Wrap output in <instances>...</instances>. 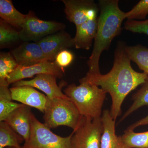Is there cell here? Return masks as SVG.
Segmentation results:
<instances>
[{
	"instance_id": "obj_1",
	"label": "cell",
	"mask_w": 148,
	"mask_h": 148,
	"mask_svg": "<svg viewBox=\"0 0 148 148\" xmlns=\"http://www.w3.org/2000/svg\"><path fill=\"white\" fill-rule=\"evenodd\" d=\"M125 45L120 42L114 52L113 66L108 73L89 74L84 77L88 82L101 86L112 98L110 111L115 121L121 114V106L128 94L145 82L147 74L136 71L131 65L129 56L125 51Z\"/></svg>"
},
{
	"instance_id": "obj_2",
	"label": "cell",
	"mask_w": 148,
	"mask_h": 148,
	"mask_svg": "<svg viewBox=\"0 0 148 148\" xmlns=\"http://www.w3.org/2000/svg\"><path fill=\"white\" fill-rule=\"evenodd\" d=\"M118 0L99 1L100 14L98 29L91 56L87 62L89 74H100L99 61L101 54L108 50L115 37L121 34L125 12L120 9Z\"/></svg>"
},
{
	"instance_id": "obj_3",
	"label": "cell",
	"mask_w": 148,
	"mask_h": 148,
	"mask_svg": "<svg viewBox=\"0 0 148 148\" xmlns=\"http://www.w3.org/2000/svg\"><path fill=\"white\" fill-rule=\"evenodd\" d=\"M79 82L78 86L75 84L69 85L64 89V94L71 99L81 115L92 119L101 117L107 93L84 77L79 79Z\"/></svg>"
},
{
	"instance_id": "obj_4",
	"label": "cell",
	"mask_w": 148,
	"mask_h": 148,
	"mask_svg": "<svg viewBox=\"0 0 148 148\" xmlns=\"http://www.w3.org/2000/svg\"><path fill=\"white\" fill-rule=\"evenodd\" d=\"M44 113V124L50 129L64 125L75 130L82 116L70 98H48Z\"/></svg>"
},
{
	"instance_id": "obj_5",
	"label": "cell",
	"mask_w": 148,
	"mask_h": 148,
	"mask_svg": "<svg viewBox=\"0 0 148 148\" xmlns=\"http://www.w3.org/2000/svg\"><path fill=\"white\" fill-rule=\"evenodd\" d=\"M72 136V133L66 137L56 135L32 114L30 137L21 148H71Z\"/></svg>"
},
{
	"instance_id": "obj_6",
	"label": "cell",
	"mask_w": 148,
	"mask_h": 148,
	"mask_svg": "<svg viewBox=\"0 0 148 148\" xmlns=\"http://www.w3.org/2000/svg\"><path fill=\"white\" fill-rule=\"evenodd\" d=\"M103 131L101 117L82 116L77 127L72 132L71 148H101Z\"/></svg>"
},
{
	"instance_id": "obj_7",
	"label": "cell",
	"mask_w": 148,
	"mask_h": 148,
	"mask_svg": "<svg viewBox=\"0 0 148 148\" xmlns=\"http://www.w3.org/2000/svg\"><path fill=\"white\" fill-rule=\"evenodd\" d=\"M65 24L60 22L44 21L38 18L30 11L19 32L20 39L24 42H38L43 38L65 29Z\"/></svg>"
},
{
	"instance_id": "obj_8",
	"label": "cell",
	"mask_w": 148,
	"mask_h": 148,
	"mask_svg": "<svg viewBox=\"0 0 148 148\" xmlns=\"http://www.w3.org/2000/svg\"><path fill=\"white\" fill-rule=\"evenodd\" d=\"M66 18L75 25L80 26L88 20L98 18L99 6L92 0H63Z\"/></svg>"
},
{
	"instance_id": "obj_9",
	"label": "cell",
	"mask_w": 148,
	"mask_h": 148,
	"mask_svg": "<svg viewBox=\"0 0 148 148\" xmlns=\"http://www.w3.org/2000/svg\"><path fill=\"white\" fill-rule=\"evenodd\" d=\"M64 73V69L59 67L54 61H47L31 66H18L9 75L7 81L9 84H13L24 79L42 74L53 75L60 79L63 77Z\"/></svg>"
},
{
	"instance_id": "obj_10",
	"label": "cell",
	"mask_w": 148,
	"mask_h": 148,
	"mask_svg": "<svg viewBox=\"0 0 148 148\" xmlns=\"http://www.w3.org/2000/svg\"><path fill=\"white\" fill-rule=\"evenodd\" d=\"M57 77L49 74L37 75L34 78L29 80H22L12 84V87L28 86L36 88L41 90L49 99L64 98L69 99L62 92L61 86H58L56 83Z\"/></svg>"
},
{
	"instance_id": "obj_11",
	"label": "cell",
	"mask_w": 148,
	"mask_h": 148,
	"mask_svg": "<svg viewBox=\"0 0 148 148\" xmlns=\"http://www.w3.org/2000/svg\"><path fill=\"white\" fill-rule=\"evenodd\" d=\"M73 39L63 30L47 36L36 43L42 49L47 60L51 61L55 60L59 52L68 48L74 47Z\"/></svg>"
},
{
	"instance_id": "obj_12",
	"label": "cell",
	"mask_w": 148,
	"mask_h": 148,
	"mask_svg": "<svg viewBox=\"0 0 148 148\" xmlns=\"http://www.w3.org/2000/svg\"><path fill=\"white\" fill-rule=\"evenodd\" d=\"M12 98L13 101L35 108L44 113L48 97L35 89L28 86L12 87L10 88Z\"/></svg>"
},
{
	"instance_id": "obj_13",
	"label": "cell",
	"mask_w": 148,
	"mask_h": 148,
	"mask_svg": "<svg viewBox=\"0 0 148 148\" xmlns=\"http://www.w3.org/2000/svg\"><path fill=\"white\" fill-rule=\"evenodd\" d=\"M10 52L18 66H31L48 61L36 42H24Z\"/></svg>"
},
{
	"instance_id": "obj_14",
	"label": "cell",
	"mask_w": 148,
	"mask_h": 148,
	"mask_svg": "<svg viewBox=\"0 0 148 148\" xmlns=\"http://www.w3.org/2000/svg\"><path fill=\"white\" fill-rule=\"evenodd\" d=\"M31 107L23 104L13 111L5 121L12 129L22 136L27 142L30 137L31 130Z\"/></svg>"
},
{
	"instance_id": "obj_15",
	"label": "cell",
	"mask_w": 148,
	"mask_h": 148,
	"mask_svg": "<svg viewBox=\"0 0 148 148\" xmlns=\"http://www.w3.org/2000/svg\"><path fill=\"white\" fill-rule=\"evenodd\" d=\"M101 119L103 131L101 148H125L121 136H118L116 134V121L111 116L110 111L108 110L103 111Z\"/></svg>"
},
{
	"instance_id": "obj_16",
	"label": "cell",
	"mask_w": 148,
	"mask_h": 148,
	"mask_svg": "<svg viewBox=\"0 0 148 148\" xmlns=\"http://www.w3.org/2000/svg\"><path fill=\"white\" fill-rule=\"evenodd\" d=\"M98 18L88 20L76 27V33L73 41L77 49L89 50L95 40L98 29Z\"/></svg>"
},
{
	"instance_id": "obj_17",
	"label": "cell",
	"mask_w": 148,
	"mask_h": 148,
	"mask_svg": "<svg viewBox=\"0 0 148 148\" xmlns=\"http://www.w3.org/2000/svg\"><path fill=\"white\" fill-rule=\"evenodd\" d=\"M0 16L6 23L20 31L26 20L27 14L17 10L10 0H1Z\"/></svg>"
},
{
	"instance_id": "obj_18",
	"label": "cell",
	"mask_w": 148,
	"mask_h": 148,
	"mask_svg": "<svg viewBox=\"0 0 148 148\" xmlns=\"http://www.w3.org/2000/svg\"><path fill=\"white\" fill-rule=\"evenodd\" d=\"M9 85L7 82L0 83V122L5 121L13 111L23 105L12 101Z\"/></svg>"
},
{
	"instance_id": "obj_19",
	"label": "cell",
	"mask_w": 148,
	"mask_h": 148,
	"mask_svg": "<svg viewBox=\"0 0 148 148\" xmlns=\"http://www.w3.org/2000/svg\"><path fill=\"white\" fill-rule=\"evenodd\" d=\"M125 51L131 61L148 75V48L141 45L133 46H125Z\"/></svg>"
},
{
	"instance_id": "obj_20",
	"label": "cell",
	"mask_w": 148,
	"mask_h": 148,
	"mask_svg": "<svg viewBox=\"0 0 148 148\" xmlns=\"http://www.w3.org/2000/svg\"><path fill=\"white\" fill-rule=\"evenodd\" d=\"M24 141L5 121L0 122V146L3 147H19Z\"/></svg>"
},
{
	"instance_id": "obj_21",
	"label": "cell",
	"mask_w": 148,
	"mask_h": 148,
	"mask_svg": "<svg viewBox=\"0 0 148 148\" xmlns=\"http://www.w3.org/2000/svg\"><path fill=\"white\" fill-rule=\"evenodd\" d=\"M121 136L125 148H148V131L135 132L127 129Z\"/></svg>"
},
{
	"instance_id": "obj_22",
	"label": "cell",
	"mask_w": 148,
	"mask_h": 148,
	"mask_svg": "<svg viewBox=\"0 0 148 148\" xmlns=\"http://www.w3.org/2000/svg\"><path fill=\"white\" fill-rule=\"evenodd\" d=\"M141 86L140 89L132 95L133 103L120 120V122L141 107L148 106V77Z\"/></svg>"
},
{
	"instance_id": "obj_23",
	"label": "cell",
	"mask_w": 148,
	"mask_h": 148,
	"mask_svg": "<svg viewBox=\"0 0 148 148\" xmlns=\"http://www.w3.org/2000/svg\"><path fill=\"white\" fill-rule=\"evenodd\" d=\"M20 39L19 31L0 19V48L8 47Z\"/></svg>"
},
{
	"instance_id": "obj_24",
	"label": "cell",
	"mask_w": 148,
	"mask_h": 148,
	"mask_svg": "<svg viewBox=\"0 0 148 148\" xmlns=\"http://www.w3.org/2000/svg\"><path fill=\"white\" fill-rule=\"evenodd\" d=\"M18 66L11 52L0 53V82H7L8 77Z\"/></svg>"
},
{
	"instance_id": "obj_25",
	"label": "cell",
	"mask_w": 148,
	"mask_h": 148,
	"mask_svg": "<svg viewBox=\"0 0 148 148\" xmlns=\"http://www.w3.org/2000/svg\"><path fill=\"white\" fill-rule=\"evenodd\" d=\"M148 14V0H141L129 12H125L129 20L145 19Z\"/></svg>"
},
{
	"instance_id": "obj_26",
	"label": "cell",
	"mask_w": 148,
	"mask_h": 148,
	"mask_svg": "<svg viewBox=\"0 0 148 148\" xmlns=\"http://www.w3.org/2000/svg\"><path fill=\"white\" fill-rule=\"evenodd\" d=\"M124 28L133 33L144 34L148 36V19L144 21L127 20L124 23Z\"/></svg>"
},
{
	"instance_id": "obj_27",
	"label": "cell",
	"mask_w": 148,
	"mask_h": 148,
	"mask_svg": "<svg viewBox=\"0 0 148 148\" xmlns=\"http://www.w3.org/2000/svg\"><path fill=\"white\" fill-rule=\"evenodd\" d=\"M73 59V54L71 51L64 50L59 52L56 56L54 62L59 67L64 69L71 64Z\"/></svg>"
},
{
	"instance_id": "obj_28",
	"label": "cell",
	"mask_w": 148,
	"mask_h": 148,
	"mask_svg": "<svg viewBox=\"0 0 148 148\" xmlns=\"http://www.w3.org/2000/svg\"><path fill=\"white\" fill-rule=\"evenodd\" d=\"M146 125H148V115L145 117L143 118L140 120L136 122L135 123L130 125L129 127H127V129L134 130L135 128L139 126Z\"/></svg>"
},
{
	"instance_id": "obj_29",
	"label": "cell",
	"mask_w": 148,
	"mask_h": 148,
	"mask_svg": "<svg viewBox=\"0 0 148 148\" xmlns=\"http://www.w3.org/2000/svg\"><path fill=\"white\" fill-rule=\"evenodd\" d=\"M8 148H22L21 147H8Z\"/></svg>"
},
{
	"instance_id": "obj_30",
	"label": "cell",
	"mask_w": 148,
	"mask_h": 148,
	"mask_svg": "<svg viewBox=\"0 0 148 148\" xmlns=\"http://www.w3.org/2000/svg\"><path fill=\"white\" fill-rule=\"evenodd\" d=\"M0 148H3V147H2L1 146H0Z\"/></svg>"
}]
</instances>
